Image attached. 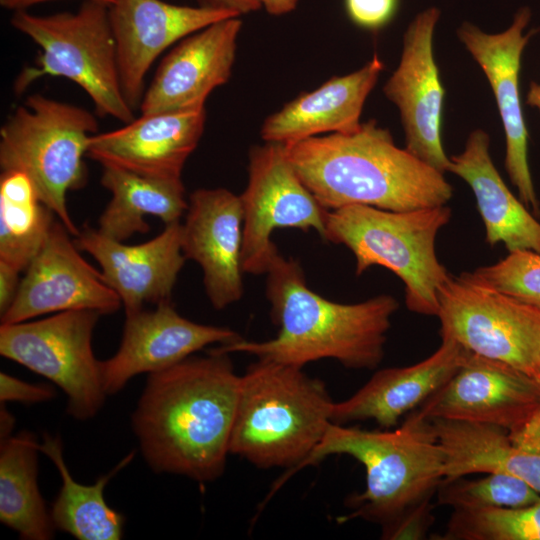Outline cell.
Here are the masks:
<instances>
[{"label":"cell","instance_id":"obj_19","mask_svg":"<svg viewBox=\"0 0 540 540\" xmlns=\"http://www.w3.org/2000/svg\"><path fill=\"white\" fill-rule=\"evenodd\" d=\"M182 226V252L203 272L206 294L216 310L243 295V210L240 196L225 188L191 193Z\"/></svg>","mask_w":540,"mask_h":540},{"label":"cell","instance_id":"obj_5","mask_svg":"<svg viewBox=\"0 0 540 540\" xmlns=\"http://www.w3.org/2000/svg\"><path fill=\"white\" fill-rule=\"evenodd\" d=\"M334 403L301 367L257 359L240 376L229 452L259 468H287L281 482L320 443Z\"/></svg>","mask_w":540,"mask_h":540},{"label":"cell","instance_id":"obj_7","mask_svg":"<svg viewBox=\"0 0 540 540\" xmlns=\"http://www.w3.org/2000/svg\"><path fill=\"white\" fill-rule=\"evenodd\" d=\"M11 24L40 47L34 65L17 76L16 93L45 76L65 77L88 94L99 116L135 119L121 87L108 4L83 1L76 12L46 16L15 11Z\"/></svg>","mask_w":540,"mask_h":540},{"label":"cell","instance_id":"obj_20","mask_svg":"<svg viewBox=\"0 0 540 540\" xmlns=\"http://www.w3.org/2000/svg\"><path fill=\"white\" fill-rule=\"evenodd\" d=\"M206 122L205 107L141 114L122 128L92 135L87 155L102 166H115L155 179H181Z\"/></svg>","mask_w":540,"mask_h":540},{"label":"cell","instance_id":"obj_41","mask_svg":"<svg viewBox=\"0 0 540 540\" xmlns=\"http://www.w3.org/2000/svg\"><path fill=\"white\" fill-rule=\"evenodd\" d=\"M526 104L540 112V83L531 82L526 95Z\"/></svg>","mask_w":540,"mask_h":540},{"label":"cell","instance_id":"obj_36","mask_svg":"<svg viewBox=\"0 0 540 540\" xmlns=\"http://www.w3.org/2000/svg\"><path fill=\"white\" fill-rule=\"evenodd\" d=\"M510 443L519 449L540 452V406L511 432H507Z\"/></svg>","mask_w":540,"mask_h":540},{"label":"cell","instance_id":"obj_1","mask_svg":"<svg viewBox=\"0 0 540 540\" xmlns=\"http://www.w3.org/2000/svg\"><path fill=\"white\" fill-rule=\"evenodd\" d=\"M228 355L210 351L149 374L132 428L154 472L201 483L224 472L240 383Z\"/></svg>","mask_w":540,"mask_h":540},{"label":"cell","instance_id":"obj_29","mask_svg":"<svg viewBox=\"0 0 540 540\" xmlns=\"http://www.w3.org/2000/svg\"><path fill=\"white\" fill-rule=\"evenodd\" d=\"M54 213L40 200L32 180L22 171L0 177V262L26 270L43 246Z\"/></svg>","mask_w":540,"mask_h":540},{"label":"cell","instance_id":"obj_40","mask_svg":"<svg viewBox=\"0 0 540 540\" xmlns=\"http://www.w3.org/2000/svg\"><path fill=\"white\" fill-rule=\"evenodd\" d=\"M54 1V0H0L2 7L10 9L12 11L26 10L27 8L40 3ZM82 1H97L108 5H111L114 0H82Z\"/></svg>","mask_w":540,"mask_h":540},{"label":"cell","instance_id":"obj_10","mask_svg":"<svg viewBox=\"0 0 540 540\" xmlns=\"http://www.w3.org/2000/svg\"><path fill=\"white\" fill-rule=\"evenodd\" d=\"M441 337L505 363L535 380L540 364V312L498 290L450 275L438 293Z\"/></svg>","mask_w":540,"mask_h":540},{"label":"cell","instance_id":"obj_8","mask_svg":"<svg viewBox=\"0 0 540 540\" xmlns=\"http://www.w3.org/2000/svg\"><path fill=\"white\" fill-rule=\"evenodd\" d=\"M96 118L86 109L30 95L0 130L2 171L17 170L32 180L41 202L75 237L80 231L70 217L66 197L86 182L83 161Z\"/></svg>","mask_w":540,"mask_h":540},{"label":"cell","instance_id":"obj_9","mask_svg":"<svg viewBox=\"0 0 540 540\" xmlns=\"http://www.w3.org/2000/svg\"><path fill=\"white\" fill-rule=\"evenodd\" d=\"M100 316L92 310H68L45 319L1 324L0 354L60 387L70 416L90 419L107 395L101 361L92 349Z\"/></svg>","mask_w":540,"mask_h":540},{"label":"cell","instance_id":"obj_31","mask_svg":"<svg viewBox=\"0 0 540 540\" xmlns=\"http://www.w3.org/2000/svg\"><path fill=\"white\" fill-rule=\"evenodd\" d=\"M487 474L476 480H464L461 477L442 481L437 488L438 503L454 510H472L521 507L540 499L537 491L512 474L501 471Z\"/></svg>","mask_w":540,"mask_h":540},{"label":"cell","instance_id":"obj_13","mask_svg":"<svg viewBox=\"0 0 540 540\" xmlns=\"http://www.w3.org/2000/svg\"><path fill=\"white\" fill-rule=\"evenodd\" d=\"M439 16L440 11L431 7L409 24L399 65L383 92L399 110L405 149L445 174L450 164L441 136L445 89L433 53V34Z\"/></svg>","mask_w":540,"mask_h":540},{"label":"cell","instance_id":"obj_33","mask_svg":"<svg viewBox=\"0 0 540 540\" xmlns=\"http://www.w3.org/2000/svg\"><path fill=\"white\" fill-rule=\"evenodd\" d=\"M431 498L406 510L392 522L382 526V539L419 540L425 538L434 521Z\"/></svg>","mask_w":540,"mask_h":540},{"label":"cell","instance_id":"obj_11","mask_svg":"<svg viewBox=\"0 0 540 540\" xmlns=\"http://www.w3.org/2000/svg\"><path fill=\"white\" fill-rule=\"evenodd\" d=\"M240 199L244 273H267L279 254L271 240L277 229L314 230L325 239L328 210L301 181L283 144L265 142L251 148L248 183Z\"/></svg>","mask_w":540,"mask_h":540},{"label":"cell","instance_id":"obj_6","mask_svg":"<svg viewBox=\"0 0 540 540\" xmlns=\"http://www.w3.org/2000/svg\"><path fill=\"white\" fill-rule=\"evenodd\" d=\"M451 216L447 204L407 211L348 205L328 211L324 240L353 253L357 276L372 266L393 272L404 284L408 310L436 316L439 289L451 274L437 257L435 241Z\"/></svg>","mask_w":540,"mask_h":540},{"label":"cell","instance_id":"obj_25","mask_svg":"<svg viewBox=\"0 0 540 540\" xmlns=\"http://www.w3.org/2000/svg\"><path fill=\"white\" fill-rule=\"evenodd\" d=\"M445 453L443 481L469 474H512L540 494V452L514 447L503 428L463 421L431 420Z\"/></svg>","mask_w":540,"mask_h":540},{"label":"cell","instance_id":"obj_30","mask_svg":"<svg viewBox=\"0 0 540 540\" xmlns=\"http://www.w3.org/2000/svg\"><path fill=\"white\" fill-rule=\"evenodd\" d=\"M439 540H540V499L521 507L454 510Z\"/></svg>","mask_w":540,"mask_h":540},{"label":"cell","instance_id":"obj_12","mask_svg":"<svg viewBox=\"0 0 540 540\" xmlns=\"http://www.w3.org/2000/svg\"><path fill=\"white\" fill-rule=\"evenodd\" d=\"M61 221L49 234L21 279L16 297L1 315V324L31 320L68 310H92L111 314L122 302L105 282L102 273L79 254Z\"/></svg>","mask_w":540,"mask_h":540},{"label":"cell","instance_id":"obj_27","mask_svg":"<svg viewBox=\"0 0 540 540\" xmlns=\"http://www.w3.org/2000/svg\"><path fill=\"white\" fill-rule=\"evenodd\" d=\"M38 452L30 432L1 438L0 521L26 540H48L56 530L38 487Z\"/></svg>","mask_w":540,"mask_h":540},{"label":"cell","instance_id":"obj_22","mask_svg":"<svg viewBox=\"0 0 540 540\" xmlns=\"http://www.w3.org/2000/svg\"><path fill=\"white\" fill-rule=\"evenodd\" d=\"M469 351L455 340L441 337L439 348L426 359L405 367L377 371L351 397L335 402L332 422L374 420L390 429L420 406L459 369Z\"/></svg>","mask_w":540,"mask_h":540},{"label":"cell","instance_id":"obj_42","mask_svg":"<svg viewBox=\"0 0 540 540\" xmlns=\"http://www.w3.org/2000/svg\"><path fill=\"white\" fill-rule=\"evenodd\" d=\"M13 428V417L12 415L2 406L1 408V438L7 437L10 435V432Z\"/></svg>","mask_w":540,"mask_h":540},{"label":"cell","instance_id":"obj_35","mask_svg":"<svg viewBox=\"0 0 540 540\" xmlns=\"http://www.w3.org/2000/svg\"><path fill=\"white\" fill-rule=\"evenodd\" d=\"M55 397V389L45 384H31L5 372L0 373V400L34 404L45 402Z\"/></svg>","mask_w":540,"mask_h":540},{"label":"cell","instance_id":"obj_14","mask_svg":"<svg viewBox=\"0 0 540 540\" xmlns=\"http://www.w3.org/2000/svg\"><path fill=\"white\" fill-rule=\"evenodd\" d=\"M531 12L523 7L517 11L512 24L501 33L489 34L475 25L464 22L457 36L480 65L490 83L501 117L505 140V169L517 188L519 199L535 213L540 212L528 161L529 134L520 98L521 58L532 29L524 33Z\"/></svg>","mask_w":540,"mask_h":540},{"label":"cell","instance_id":"obj_2","mask_svg":"<svg viewBox=\"0 0 540 540\" xmlns=\"http://www.w3.org/2000/svg\"><path fill=\"white\" fill-rule=\"evenodd\" d=\"M266 275V297L279 326L276 337L262 342L241 338L211 352H242L301 368L327 358L349 369H374L381 363L391 318L399 308L393 296L352 304L328 300L308 287L298 261L280 253Z\"/></svg>","mask_w":540,"mask_h":540},{"label":"cell","instance_id":"obj_24","mask_svg":"<svg viewBox=\"0 0 540 540\" xmlns=\"http://www.w3.org/2000/svg\"><path fill=\"white\" fill-rule=\"evenodd\" d=\"M489 146L488 133L482 129L472 131L463 152L450 157L448 172L470 186L489 246L502 243L508 252L531 250L540 253V222L503 181L493 164Z\"/></svg>","mask_w":540,"mask_h":540},{"label":"cell","instance_id":"obj_3","mask_svg":"<svg viewBox=\"0 0 540 540\" xmlns=\"http://www.w3.org/2000/svg\"><path fill=\"white\" fill-rule=\"evenodd\" d=\"M301 181L328 211L366 205L390 211L446 205L444 174L405 148L374 120L345 133L283 144Z\"/></svg>","mask_w":540,"mask_h":540},{"label":"cell","instance_id":"obj_28","mask_svg":"<svg viewBox=\"0 0 540 540\" xmlns=\"http://www.w3.org/2000/svg\"><path fill=\"white\" fill-rule=\"evenodd\" d=\"M39 450L53 461L62 479L50 511L55 528L79 540L121 539L125 517L106 503L104 489L110 479L133 459L134 453L127 455L94 484L84 485L76 482L67 468L59 437L44 434Z\"/></svg>","mask_w":540,"mask_h":540},{"label":"cell","instance_id":"obj_16","mask_svg":"<svg viewBox=\"0 0 540 540\" xmlns=\"http://www.w3.org/2000/svg\"><path fill=\"white\" fill-rule=\"evenodd\" d=\"M116 42L120 82L134 110L145 93V77L158 56L171 45L236 14L208 4L187 6L162 0H114L109 5Z\"/></svg>","mask_w":540,"mask_h":540},{"label":"cell","instance_id":"obj_37","mask_svg":"<svg viewBox=\"0 0 540 540\" xmlns=\"http://www.w3.org/2000/svg\"><path fill=\"white\" fill-rule=\"evenodd\" d=\"M19 271L0 262V314H4L13 303L20 285Z\"/></svg>","mask_w":540,"mask_h":540},{"label":"cell","instance_id":"obj_26","mask_svg":"<svg viewBox=\"0 0 540 540\" xmlns=\"http://www.w3.org/2000/svg\"><path fill=\"white\" fill-rule=\"evenodd\" d=\"M101 184L111 192L112 199L99 218L97 230L116 241L149 232L146 216L158 217L168 225L180 222L188 208L182 179H155L103 166Z\"/></svg>","mask_w":540,"mask_h":540},{"label":"cell","instance_id":"obj_32","mask_svg":"<svg viewBox=\"0 0 540 540\" xmlns=\"http://www.w3.org/2000/svg\"><path fill=\"white\" fill-rule=\"evenodd\" d=\"M465 274L540 312V253L517 250L498 262Z\"/></svg>","mask_w":540,"mask_h":540},{"label":"cell","instance_id":"obj_34","mask_svg":"<svg viewBox=\"0 0 540 540\" xmlns=\"http://www.w3.org/2000/svg\"><path fill=\"white\" fill-rule=\"evenodd\" d=\"M349 19L358 27L378 30L389 24L396 15L399 0H344Z\"/></svg>","mask_w":540,"mask_h":540},{"label":"cell","instance_id":"obj_39","mask_svg":"<svg viewBox=\"0 0 540 540\" xmlns=\"http://www.w3.org/2000/svg\"><path fill=\"white\" fill-rule=\"evenodd\" d=\"M261 6L275 16H280L293 11L299 0H260Z\"/></svg>","mask_w":540,"mask_h":540},{"label":"cell","instance_id":"obj_18","mask_svg":"<svg viewBox=\"0 0 540 540\" xmlns=\"http://www.w3.org/2000/svg\"><path fill=\"white\" fill-rule=\"evenodd\" d=\"M242 21L230 17L182 39L164 57L140 103L141 114L205 107L230 78Z\"/></svg>","mask_w":540,"mask_h":540},{"label":"cell","instance_id":"obj_38","mask_svg":"<svg viewBox=\"0 0 540 540\" xmlns=\"http://www.w3.org/2000/svg\"><path fill=\"white\" fill-rule=\"evenodd\" d=\"M206 4L228 10L237 16L258 10L260 0H205Z\"/></svg>","mask_w":540,"mask_h":540},{"label":"cell","instance_id":"obj_23","mask_svg":"<svg viewBox=\"0 0 540 540\" xmlns=\"http://www.w3.org/2000/svg\"><path fill=\"white\" fill-rule=\"evenodd\" d=\"M385 65L377 54L362 68L334 76L302 93L268 116L261 127L265 142L287 144L322 134L357 129L365 101Z\"/></svg>","mask_w":540,"mask_h":540},{"label":"cell","instance_id":"obj_15","mask_svg":"<svg viewBox=\"0 0 540 540\" xmlns=\"http://www.w3.org/2000/svg\"><path fill=\"white\" fill-rule=\"evenodd\" d=\"M540 406V387L527 374L469 352L452 377L416 412L444 419L497 426L511 432Z\"/></svg>","mask_w":540,"mask_h":540},{"label":"cell","instance_id":"obj_21","mask_svg":"<svg viewBox=\"0 0 540 540\" xmlns=\"http://www.w3.org/2000/svg\"><path fill=\"white\" fill-rule=\"evenodd\" d=\"M80 251L90 254L101 266L105 282L118 294L126 313L171 301L184 262L180 222L165 225L153 239L127 245L85 226L75 237Z\"/></svg>","mask_w":540,"mask_h":540},{"label":"cell","instance_id":"obj_43","mask_svg":"<svg viewBox=\"0 0 540 540\" xmlns=\"http://www.w3.org/2000/svg\"><path fill=\"white\" fill-rule=\"evenodd\" d=\"M535 381L537 382L538 386L540 387V364H539V367H538V370H537V373H536V376H535Z\"/></svg>","mask_w":540,"mask_h":540},{"label":"cell","instance_id":"obj_17","mask_svg":"<svg viewBox=\"0 0 540 540\" xmlns=\"http://www.w3.org/2000/svg\"><path fill=\"white\" fill-rule=\"evenodd\" d=\"M123 335L117 352L101 361L107 395L120 391L134 376L165 370L194 352L214 343L240 340L227 327L195 323L181 316L171 301L126 313Z\"/></svg>","mask_w":540,"mask_h":540},{"label":"cell","instance_id":"obj_4","mask_svg":"<svg viewBox=\"0 0 540 540\" xmlns=\"http://www.w3.org/2000/svg\"><path fill=\"white\" fill-rule=\"evenodd\" d=\"M336 454L355 458L366 471L365 490L349 498L351 513L342 522L362 518L386 525L431 498L444 480L445 453L432 422L412 411L395 430L331 422L320 443L275 488L300 469Z\"/></svg>","mask_w":540,"mask_h":540}]
</instances>
